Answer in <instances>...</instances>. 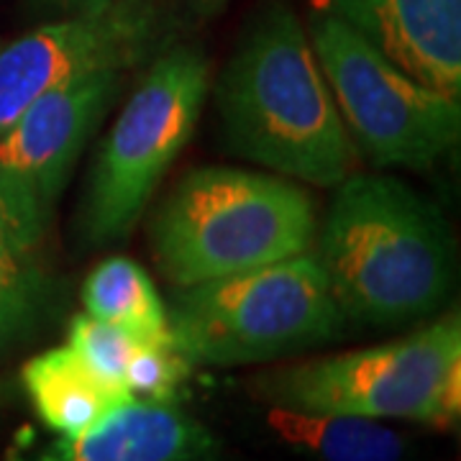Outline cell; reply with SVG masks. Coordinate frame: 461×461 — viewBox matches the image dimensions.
Listing matches in <instances>:
<instances>
[{
  "mask_svg": "<svg viewBox=\"0 0 461 461\" xmlns=\"http://www.w3.org/2000/svg\"><path fill=\"white\" fill-rule=\"evenodd\" d=\"M47 218L18 182L0 172V346L23 339L44 311Z\"/></svg>",
  "mask_w": 461,
  "mask_h": 461,
  "instance_id": "7c38bea8",
  "label": "cell"
},
{
  "mask_svg": "<svg viewBox=\"0 0 461 461\" xmlns=\"http://www.w3.org/2000/svg\"><path fill=\"white\" fill-rule=\"evenodd\" d=\"M230 149L293 180L336 187L354 175L357 151L297 16L264 14L218 83Z\"/></svg>",
  "mask_w": 461,
  "mask_h": 461,
  "instance_id": "7a4b0ae2",
  "label": "cell"
},
{
  "mask_svg": "<svg viewBox=\"0 0 461 461\" xmlns=\"http://www.w3.org/2000/svg\"><path fill=\"white\" fill-rule=\"evenodd\" d=\"M87 315L129 330L139 344L169 339L167 308L147 272L126 257H111L87 275L83 285Z\"/></svg>",
  "mask_w": 461,
  "mask_h": 461,
  "instance_id": "9a60e30c",
  "label": "cell"
},
{
  "mask_svg": "<svg viewBox=\"0 0 461 461\" xmlns=\"http://www.w3.org/2000/svg\"><path fill=\"white\" fill-rule=\"evenodd\" d=\"M344 313L315 254L180 287L167 311L169 339L190 364L269 362L336 339Z\"/></svg>",
  "mask_w": 461,
  "mask_h": 461,
  "instance_id": "5b68a950",
  "label": "cell"
},
{
  "mask_svg": "<svg viewBox=\"0 0 461 461\" xmlns=\"http://www.w3.org/2000/svg\"><path fill=\"white\" fill-rule=\"evenodd\" d=\"M157 39V11L144 0H121L95 14L57 18L3 44L0 133L54 87L141 62Z\"/></svg>",
  "mask_w": 461,
  "mask_h": 461,
  "instance_id": "ba28073f",
  "label": "cell"
},
{
  "mask_svg": "<svg viewBox=\"0 0 461 461\" xmlns=\"http://www.w3.org/2000/svg\"><path fill=\"white\" fill-rule=\"evenodd\" d=\"M211 69L198 50L157 57L105 133L85 198V233L95 244L136 226L165 172L195 131Z\"/></svg>",
  "mask_w": 461,
  "mask_h": 461,
  "instance_id": "8992f818",
  "label": "cell"
},
{
  "mask_svg": "<svg viewBox=\"0 0 461 461\" xmlns=\"http://www.w3.org/2000/svg\"><path fill=\"white\" fill-rule=\"evenodd\" d=\"M121 72H98L36 98L0 133V172L18 182L47 213L111 108Z\"/></svg>",
  "mask_w": 461,
  "mask_h": 461,
  "instance_id": "9c48e42d",
  "label": "cell"
},
{
  "mask_svg": "<svg viewBox=\"0 0 461 461\" xmlns=\"http://www.w3.org/2000/svg\"><path fill=\"white\" fill-rule=\"evenodd\" d=\"M21 382L39 420L62 438L83 436L131 400L126 390L103 382L69 344L54 346L26 362Z\"/></svg>",
  "mask_w": 461,
  "mask_h": 461,
  "instance_id": "4fadbf2b",
  "label": "cell"
},
{
  "mask_svg": "<svg viewBox=\"0 0 461 461\" xmlns=\"http://www.w3.org/2000/svg\"><path fill=\"white\" fill-rule=\"evenodd\" d=\"M267 429L315 461H408V438L382 420L267 405Z\"/></svg>",
  "mask_w": 461,
  "mask_h": 461,
  "instance_id": "5bb4252c",
  "label": "cell"
},
{
  "mask_svg": "<svg viewBox=\"0 0 461 461\" xmlns=\"http://www.w3.org/2000/svg\"><path fill=\"white\" fill-rule=\"evenodd\" d=\"M315 259L344 318L397 329L441 308L454 241L441 213L405 182L348 175L315 230Z\"/></svg>",
  "mask_w": 461,
  "mask_h": 461,
  "instance_id": "6da1fadb",
  "label": "cell"
},
{
  "mask_svg": "<svg viewBox=\"0 0 461 461\" xmlns=\"http://www.w3.org/2000/svg\"><path fill=\"white\" fill-rule=\"evenodd\" d=\"M11 461H223V454L213 433L175 402L131 397L83 436H57Z\"/></svg>",
  "mask_w": 461,
  "mask_h": 461,
  "instance_id": "8fae6325",
  "label": "cell"
},
{
  "mask_svg": "<svg viewBox=\"0 0 461 461\" xmlns=\"http://www.w3.org/2000/svg\"><path fill=\"white\" fill-rule=\"evenodd\" d=\"M267 405L448 429L461 411V321L451 313L387 344L287 364L254 379Z\"/></svg>",
  "mask_w": 461,
  "mask_h": 461,
  "instance_id": "277c9868",
  "label": "cell"
},
{
  "mask_svg": "<svg viewBox=\"0 0 461 461\" xmlns=\"http://www.w3.org/2000/svg\"><path fill=\"white\" fill-rule=\"evenodd\" d=\"M308 33L344 126L375 165L426 169L456 147L459 98L418 83L330 14Z\"/></svg>",
  "mask_w": 461,
  "mask_h": 461,
  "instance_id": "52a82bcc",
  "label": "cell"
},
{
  "mask_svg": "<svg viewBox=\"0 0 461 461\" xmlns=\"http://www.w3.org/2000/svg\"><path fill=\"white\" fill-rule=\"evenodd\" d=\"M69 346L103 382L126 390V366L131 362L139 341L129 330L118 329L113 323L98 321L93 315H77L69 326ZM129 393V390H126ZM131 395V393H129Z\"/></svg>",
  "mask_w": 461,
  "mask_h": 461,
  "instance_id": "2e32d148",
  "label": "cell"
},
{
  "mask_svg": "<svg viewBox=\"0 0 461 461\" xmlns=\"http://www.w3.org/2000/svg\"><path fill=\"white\" fill-rule=\"evenodd\" d=\"M311 195L290 180L233 167L182 177L154 221V257L177 287L251 272L313 249Z\"/></svg>",
  "mask_w": 461,
  "mask_h": 461,
  "instance_id": "3957f363",
  "label": "cell"
},
{
  "mask_svg": "<svg viewBox=\"0 0 461 461\" xmlns=\"http://www.w3.org/2000/svg\"><path fill=\"white\" fill-rule=\"evenodd\" d=\"M195 3H198L200 11H213V8H218L223 0H195Z\"/></svg>",
  "mask_w": 461,
  "mask_h": 461,
  "instance_id": "d6986e66",
  "label": "cell"
},
{
  "mask_svg": "<svg viewBox=\"0 0 461 461\" xmlns=\"http://www.w3.org/2000/svg\"><path fill=\"white\" fill-rule=\"evenodd\" d=\"M115 3H121V0H29V8L39 16L67 18L95 14L103 8H111Z\"/></svg>",
  "mask_w": 461,
  "mask_h": 461,
  "instance_id": "ac0fdd59",
  "label": "cell"
},
{
  "mask_svg": "<svg viewBox=\"0 0 461 461\" xmlns=\"http://www.w3.org/2000/svg\"><path fill=\"white\" fill-rule=\"evenodd\" d=\"M190 366L172 341L141 344L126 366V390L136 400L175 402V397L190 375Z\"/></svg>",
  "mask_w": 461,
  "mask_h": 461,
  "instance_id": "e0dca14e",
  "label": "cell"
},
{
  "mask_svg": "<svg viewBox=\"0 0 461 461\" xmlns=\"http://www.w3.org/2000/svg\"><path fill=\"white\" fill-rule=\"evenodd\" d=\"M393 65L444 95H461V0H323Z\"/></svg>",
  "mask_w": 461,
  "mask_h": 461,
  "instance_id": "30bf717a",
  "label": "cell"
}]
</instances>
